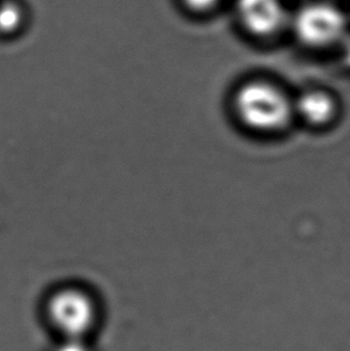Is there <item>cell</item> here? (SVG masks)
<instances>
[{
    "label": "cell",
    "mask_w": 350,
    "mask_h": 351,
    "mask_svg": "<svg viewBox=\"0 0 350 351\" xmlns=\"http://www.w3.org/2000/svg\"><path fill=\"white\" fill-rule=\"evenodd\" d=\"M56 351H90L83 338H65V341L58 346Z\"/></svg>",
    "instance_id": "ba28073f"
},
{
    "label": "cell",
    "mask_w": 350,
    "mask_h": 351,
    "mask_svg": "<svg viewBox=\"0 0 350 351\" xmlns=\"http://www.w3.org/2000/svg\"><path fill=\"white\" fill-rule=\"evenodd\" d=\"M48 318L65 338H83L96 318L94 298L83 287L62 285L48 296Z\"/></svg>",
    "instance_id": "7a4b0ae2"
},
{
    "label": "cell",
    "mask_w": 350,
    "mask_h": 351,
    "mask_svg": "<svg viewBox=\"0 0 350 351\" xmlns=\"http://www.w3.org/2000/svg\"><path fill=\"white\" fill-rule=\"evenodd\" d=\"M237 19L257 38H270L283 28L287 12L281 0H237Z\"/></svg>",
    "instance_id": "277c9868"
},
{
    "label": "cell",
    "mask_w": 350,
    "mask_h": 351,
    "mask_svg": "<svg viewBox=\"0 0 350 351\" xmlns=\"http://www.w3.org/2000/svg\"><path fill=\"white\" fill-rule=\"evenodd\" d=\"M295 36L305 46L324 48L347 36V17L336 5L312 1L301 6L293 19Z\"/></svg>",
    "instance_id": "3957f363"
},
{
    "label": "cell",
    "mask_w": 350,
    "mask_h": 351,
    "mask_svg": "<svg viewBox=\"0 0 350 351\" xmlns=\"http://www.w3.org/2000/svg\"><path fill=\"white\" fill-rule=\"evenodd\" d=\"M235 110L248 128L277 131L289 123L293 106L276 86L264 82H252L237 91Z\"/></svg>",
    "instance_id": "6da1fadb"
},
{
    "label": "cell",
    "mask_w": 350,
    "mask_h": 351,
    "mask_svg": "<svg viewBox=\"0 0 350 351\" xmlns=\"http://www.w3.org/2000/svg\"><path fill=\"white\" fill-rule=\"evenodd\" d=\"M28 14L19 0H0V38H14L23 32Z\"/></svg>",
    "instance_id": "8992f818"
},
{
    "label": "cell",
    "mask_w": 350,
    "mask_h": 351,
    "mask_svg": "<svg viewBox=\"0 0 350 351\" xmlns=\"http://www.w3.org/2000/svg\"><path fill=\"white\" fill-rule=\"evenodd\" d=\"M186 9H189L196 14H205L213 11L218 6L221 0H181Z\"/></svg>",
    "instance_id": "52a82bcc"
},
{
    "label": "cell",
    "mask_w": 350,
    "mask_h": 351,
    "mask_svg": "<svg viewBox=\"0 0 350 351\" xmlns=\"http://www.w3.org/2000/svg\"><path fill=\"white\" fill-rule=\"evenodd\" d=\"M342 43H345V48H343V59L345 62L350 66V38H345L342 40Z\"/></svg>",
    "instance_id": "9c48e42d"
},
{
    "label": "cell",
    "mask_w": 350,
    "mask_h": 351,
    "mask_svg": "<svg viewBox=\"0 0 350 351\" xmlns=\"http://www.w3.org/2000/svg\"><path fill=\"white\" fill-rule=\"evenodd\" d=\"M295 108L303 120L312 125L329 123L336 110L331 96L322 91H310L300 96Z\"/></svg>",
    "instance_id": "5b68a950"
}]
</instances>
